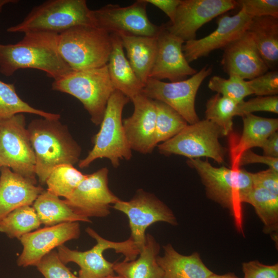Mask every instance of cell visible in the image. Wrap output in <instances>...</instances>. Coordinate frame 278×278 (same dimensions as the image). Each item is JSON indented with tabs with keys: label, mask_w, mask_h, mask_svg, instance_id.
Segmentation results:
<instances>
[{
	"label": "cell",
	"mask_w": 278,
	"mask_h": 278,
	"mask_svg": "<svg viewBox=\"0 0 278 278\" xmlns=\"http://www.w3.org/2000/svg\"><path fill=\"white\" fill-rule=\"evenodd\" d=\"M80 235L79 222L62 223L45 227L22 236L20 240L22 252L17 259V265L26 267L36 266L40 260L54 249Z\"/></svg>",
	"instance_id": "cell-16"
},
{
	"label": "cell",
	"mask_w": 278,
	"mask_h": 278,
	"mask_svg": "<svg viewBox=\"0 0 278 278\" xmlns=\"http://www.w3.org/2000/svg\"><path fill=\"white\" fill-rule=\"evenodd\" d=\"M237 6L251 18L270 16L278 18L277 0H239Z\"/></svg>",
	"instance_id": "cell-39"
},
{
	"label": "cell",
	"mask_w": 278,
	"mask_h": 278,
	"mask_svg": "<svg viewBox=\"0 0 278 278\" xmlns=\"http://www.w3.org/2000/svg\"><path fill=\"white\" fill-rule=\"evenodd\" d=\"M86 175L70 164L60 165L54 168L46 180L47 190L67 199L72 195Z\"/></svg>",
	"instance_id": "cell-32"
},
{
	"label": "cell",
	"mask_w": 278,
	"mask_h": 278,
	"mask_svg": "<svg viewBox=\"0 0 278 278\" xmlns=\"http://www.w3.org/2000/svg\"><path fill=\"white\" fill-rule=\"evenodd\" d=\"M130 99L115 90L111 95L101 122L98 132L93 138L94 146L87 156L80 160L78 166L85 168L95 160L107 158L114 168L120 161L130 160L132 149L127 141L123 125L122 113Z\"/></svg>",
	"instance_id": "cell-5"
},
{
	"label": "cell",
	"mask_w": 278,
	"mask_h": 278,
	"mask_svg": "<svg viewBox=\"0 0 278 278\" xmlns=\"http://www.w3.org/2000/svg\"><path fill=\"white\" fill-rule=\"evenodd\" d=\"M58 34L28 32L14 44L0 43V73L12 76L18 70H40L57 80L72 71L58 49Z\"/></svg>",
	"instance_id": "cell-1"
},
{
	"label": "cell",
	"mask_w": 278,
	"mask_h": 278,
	"mask_svg": "<svg viewBox=\"0 0 278 278\" xmlns=\"http://www.w3.org/2000/svg\"><path fill=\"white\" fill-rule=\"evenodd\" d=\"M147 4L145 0H138L128 6L109 4L91 10L93 24L110 34L156 37L161 26H157L149 20L146 12Z\"/></svg>",
	"instance_id": "cell-13"
},
{
	"label": "cell",
	"mask_w": 278,
	"mask_h": 278,
	"mask_svg": "<svg viewBox=\"0 0 278 278\" xmlns=\"http://www.w3.org/2000/svg\"><path fill=\"white\" fill-rule=\"evenodd\" d=\"M269 69L278 63V18L266 16L252 18L247 30Z\"/></svg>",
	"instance_id": "cell-26"
},
{
	"label": "cell",
	"mask_w": 278,
	"mask_h": 278,
	"mask_svg": "<svg viewBox=\"0 0 278 278\" xmlns=\"http://www.w3.org/2000/svg\"><path fill=\"white\" fill-rule=\"evenodd\" d=\"M209 278H239L233 273L219 275L213 273Z\"/></svg>",
	"instance_id": "cell-45"
},
{
	"label": "cell",
	"mask_w": 278,
	"mask_h": 278,
	"mask_svg": "<svg viewBox=\"0 0 278 278\" xmlns=\"http://www.w3.org/2000/svg\"><path fill=\"white\" fill-rule=\"evenodd\" d=\"M263 155L278 158V133L277 131L270 135L264 142L261 147Z\"/></svg>",
	"instance_id": "cell-44"
},
{
	"label": "cell",
	"mask_w": 278,
	"mask_h": 278,
	"mask_svg": "<svg viewBox=\"0 0 278 278\" xmlns=\"http://www.w3.org/2000/svg\"><path fill=\"white\" fill-rule=\"evenodd\" d=\"M185 42L161 25L157 36V52L149 78L176 82L186 79L197 72L189 65L182 50Z\"/></svg>",
	"instance_id": "cell-18"
},
{
	"label": "cell",
	"mask_w": 278,
	"mask_h": 278,
	"mask_svg": "<svg viewBox=\"0 0 278 278\" xmlns=\"http://www.w3.org/2000/svg\"><path fill=\"white\" fill-rule=\"evenodd\" d=\"M41 224L45 227L65 222H83L91 223L90 218L75 213L59 197L44 190L32 204Z\"/></svg>",
	"instance_id": "cell-27"
},
{
	"label": "cell",
	"mask_w": 278,
	"mask_h": 278,
	"mask_svg": "<svg viewBox=\"0 0 278 278\" xmlns=\"http://www.w3.org/2000/svg\"><path fill=\"white\" fill-rule=\"evenodd\" d=\"M36 266L45 278H79L61 261L54 250L45 255Z\"/></svg>",
	"instance_id": "cell-36"
},
{
	"label": "cell",
	"mask_w": 278,
	"mask_h": 278,
	"mask_svg": "<svg viewBox=\"0 0 278 278\" xmlns=\"http://www.w3.org/2000/svg\"><path fill=\"white\" fill-rule=\"evenodd\" d=\"M145 1L163 11L170 19V22H172L181 0H145Z\"/></svg>",
	"instance_id": "cell-43"
},
{
	"label": "cell",
	"mask_w": 278,
	"mask_h": 278,
	"mask_svg": "<svg viewBox=\"0 0 278 278\" xmlns=\"http://www.w3.org/2000/svg\"><path fill=\"white\" fill-rule=\"evenodd\" d=\"M85 231L96 241L91 249L79 251L64 245L57 248L58 256L63 264L73 262L78 265L79 278H103L114 274L113 263L108 261L103 255L107 249H114L116 253L124 255V261L134 260L140 253L130 237L125 241L116 242L104 238L91 228H87Z\"/></svg>",
	"instance_id": "cell-9"
},
{
	"label": "cell",
	"mask_w": 278,
	"mask_h": 278,
	"mask_svg": "<svg viewBox=\"0 0 278 278\" xmlns=\"http://www.w3.org/2000/svg\"><path fill=\"white\" fill-rule=\"evenodd\" d=\"M237 6L234 0H181L173 21L164 25L185 42L196 39L197 31L203 25Z\"/></svg>",
	"instance_id": "cell-15"
},
{
	"label": "cell",
	"mask_w": 278,
	"mask_h": 278,
	"mask_svg": "<svg viewBox=\"0 0 278 278\" xmlns=\"http://www.w3.org/2000/svg\"><path fill=\"white\" fill-rule=\"evenodd\" d=\"M253 186L266 189L278 195V172L272 169L251 173Z\"/></svg>",
	"instance_id": "cell-41"
},
{
	"label": "cell",
	"mask_w": 278,
	"mask_h": 278,
	"mask_svg": "<svg viewBox=\"0 0 278 278\" xmlns=\"http://www.w3.org/2000/svg\"><path fill=\"white\" fill-rule=\"evenodd\" d=\"M253 163L267 165L269 168L278 172V158L258 155L250 149L246 150L238 154L236 164L238 166Z\"/></svg>",
	"instance_id": "cell-42"
},
{
	"label": "cell",
	"mask_w": 278,
	"mask_h": 278,
	"mask_svg": "<svg viewBox=\"0 0 278 278\" xmlns=\"http://www.w3.org/2000/svg\"><path fill=\"white\" fill-rule=\"evenodd\" d=\"M259 111L277 114L278 96H257L246 101L243 100L237 105L236 116L242 117L245 115Z\"/></svg>",
	"instance_id": "cell-37"
},
{
	"label": "cell",
	"mask_w": 278,
	"mask_h": 278,
	"mask_svg": "<svg viewBox=\"0 0 278 278\" xmlns=\"http://www.w3.org/2000/svg\"><path fill=\"white\" fill-rule=\"evenodd\" d=\"M36 157L24 114L0 120V165L37 184Z\"/></svg>",
	"instance_id": "cell-10"
},
{
	"label": "cell",
	"mask_w": 278,
	"mask_h": 278,
	"mask_svg": "<svg viewBox=\"0 0 278 278\" xmlns=\"http://www.w3.org/2000/svg\"><path fill=\"white\" fill-rule=\"evenodd\" d=\"M154 101L156 108L155 141L158 145L176 135L188 123L168 105L159 101Z\"/></svg>",
	"instance_id": "cell-34"
},
{
	"label": "cell",
	"mask_w": 278,
	"mask_h": 278,
	"mask_svg": "<svg viewBox=\"0 0 278 278\" xmlns=\"http://www.w3.org/2000/svg\"><path fill=\"white\" fill-rule=\"evenodd\" d=\"M243 130L236 152L254 147H261L266 139L278 129V119L248 114L242 116Z\"/></svg>",
	"instance_id": "cell-29"
},
{
	"label": "cell",
	"mask_w": 278,
	"mask_h": 278,
	"mask_svg": "<svg viewBox=\"0 0 278 278\" xmlns=\"http://www.w3.org/2000/svg\"><path fill=\"white\" fill-rule=\"evenodd\" d=\"M212 73L207 65L184 80L166 82L149 78L141 94L153 100L162 102L176 111L189 124L200 119L195 109V99L199 87Z\"/></svg>",
	"instance_id": "cell-11"
},
{
	"label": "cell",
	"mask_w": 278,
	"mask_h": 278,
	"mask_svg": "<svg viewBox=\"0 0 278 278\" xmlns=\"http://www.w3.org/2000/svg\"><path fill=\"white\" fill-rule=\"evenodd\" d=\"M41 224L39 217L31 205L16 208L0 220V232L10 238H20L33 231Z\"/></svg>",
	"instance_id": "cell-30"
},
{
	"label": "cell",
	"mask_w": 278,
	"mask_h": 278,
	"mask_svg": "<svg viewBox=\"0 0 278 278\" xmlns=\"http://www.w3.org/2000/svg\"><path fill=\"white\" fill-rule=\"evenodd\" d=\"M44 189L7 167L0 171V220L11 212L31 205Z\"/></svg>",
	"instance_id": "cell-21"
},
{
	"label": "cell",
	"mask_w": 278,
	"mask_h": 278,
	"mask_svg": "<svg viewBox=\"0 0 278 278\" xmlns=\"http://www.w3.org/2000/svg\"><path fill=\"white\" fill-rule=\"evenodd\" d=\"M29 113L50 119H59L58 114L36 109L23 100L18 95L13 84L0 80V120L18 114Z\"/></svg>",
	"instance_id": "cell-31"
},
{
	"label": "cell",
	"mask_w": 278,
	"mask_h": 278,
	"mask_svg": "<svg viewBox=\"0 0 278 278\" xmlns=\"http://www.w3.org/2000/svg\"><path fill=\"white\" fill-rule=\"evenodd\" d=\"M112 48L107 64L108 73L115 90L131 100L141 93L144 84L138 79L126 57L119 36L111 33Z\"/></svg>",
	"instance_id": "cell-22"
},
{
	"label": "cell",
	"mask_w": 278,
	"mask_h": 278,
	"mask_svg": "<svg viewBox=\"0 0 278 278\" xmlns=\"http://www.w3.org/2000/svg\"><path fill=\"white\" fill-rule=\"evenodd\" d=\"M103 278H124V277L118 275H114V274H113V275H108Z\"/></svg>",
	"instance_id": "cell-47"
},
{
	"label": "cell",
	"mask_w": 278,
	"mask_h": 278,
	"mask_svg": "<svg viewBox=\"0 0 278 278\" xmlns=\"http://www.w3.org/2000/svg\"><path fill=\"white\" fill-rule=\"evenodd\" d=\"M164 254L157 261L164 272V278H209L214 272L202 260L199 254L185 255L170 244L163 247Z\"/></svg>",
	"instance_id": "cell-23"
},
{
	"label": "cell",
	"mask_w": 278,
	"mask_h": 278,
	"mask_svg": "<svg viewBox=\"0 0 278 278\" xmlns=\"http://www.w3.org/2000/svg\"><path fill=\"white\" fill-rule=\"evenodd\" d=\"M208 87L211 90L238 103L252 94L247 80L236 76H229L225 79L214 76L210 79Z\"/></svg>",
	"instance_id": "cell-35"
},
{
	"label": "cell",
	"mask_w": 278,
	"mask_h": 278,
	"mask_svg": "<svg viewBox=\"0 0 278 278\" xmlns=\"http://www.w3.org/2000/svg\"><path fill=\"white\" fill-rule=\"evenodd\" d=\"M160 249L154 237L147 233L139 257L133 260L113 263L114 272L124 278H164V272L157 261Z\"/></svg>",
	"instance_id": "cell-25"
},
{
	"label": "cell",
	"mask_w": 278,
	"mask_h": 278,
	"mask_svg": "<svg viewBox=\"0 0 278 278\" xmlns=\"http://www.w3.org/2000/svg\"><path fill=\"white\" fill-rule=\"evenodd\" d=\"M238 103L217 93L206 103L205 119L218 126L223 136H227L233 131V118L236 116Z\"/></svg>",
	"instance_id": "cell-33"
},
{
	"label": "cell",
	"mask_w": 278,
	"mask_h": 278,
	"mask_svg": "<svg viewBox=\"0 0 278 278\" xmlns=\"http://www.w3.org/2000/svg\"><path fill=\"white\" fill-rule=\"evenodd\" d=\"M222 136L218 126L205 119L187 125L176 135L157 146L159 152L164 155H179L188 159L206 157L222 164L228 151L219 141Z\"/></svg>",
	"instance_id": "cell-8"
},
{
	"label": "cell",
	"mask_w": 278,
	"mask_h": 278,
	"mask_svg": "<svg viewBox=\"0 0 278 278\" xmlns=\"http://www.w3.org/2000/svg\"><path fill=\"white\" fill-rule=\"evenodd\" d=\"M112 207L128 217L130 238L140 252L145 243L146 230L151 224L158 222L178 224L172 211L154 194L143 189H137L130 200L120 199Z\"/></svg>",
	"instance_id": "cell-12"
},
{
	"label": "cell",
	"mask_w": 278,
	"mask_h": 278,
	"mask_svg": "<svg viewBox=\"0 0 278 278\" xmlns=\"http://www.w3.org/2000/svg\"><path fill=\"white\" fill-rule=\"evenodd\" d=\"M244 278H278V264L268 265L258 260L242 264Z\"/></svg>",
	"instance_id": "cell-40"
},
{
	"label": "cell",
	"mask_w": 278,
	"mask_h": 278,
	"mask_svg": "<svg viewBox=\"0 0 278 278\" xmlns=\"http://www.w3.org/2000/svg\"><path fill=\"white\" fill-rule=\"evenodd\" d=\"M108 173V169L103 167L86 175L70 198L64 200L65 203L85 218L108 216L111 205L120 200L109 187Z\"/></svg>",
	"instance_id": "cell-14"
},
{
	"label": "cell",
	"mask_w": 278,
	"mask_h": 278,
	"mask_svg": "<svg viewBox=\"0 0 278 278\" xmlns=\"http://www.w3.org/2000/svg\"><path fill=\"white\" fill-rule=\"evenodd\" d=\"M242 203L253 206L264 224L265 233L277 234L278 195L261 187L253 186L244 195Z\"/></svg>",
	"instance_id": "cell-28"
},
{
	"label": "cell",
	"mask_w": 278,
	"mask_h": 278,
	"mask_svg": "<svg viewBox=\"0 0 278 278\" xmlns=\"http://www.w3.org/2000/svg\"><path fill=\"white\" fill-rule=\"evenodd\" d=\"M16 2L17 1L15 0H0V12L6 5L9 3H14Z\"/></svg>",
	"instance_id": "cell-46"
},
{
	"label": "cell",
	"mask_w": 278,
	"mask_h": 278,
	"mask_svg": "<svg viewBox=\"0 0 278 278\" xmlns=\"http://www.w3.org/2000/svg\"><path fill=\"white\" fill-rule=\"evenodd\" d=\"M111 48V34L94 25L76 26L58 36L59 54L73 71L106 65Z\"/></svg>",
	"instance_id": "cell-4"
},
{
	"label": "cell",
	"mask_w": 278,
	"mask_h": 278,
	"mask_svg": "<svg viewBox=\"0 0 278 278\" xmlns=\"http://www.w3.org/2000/svg\"><path fill=\"white\" fill-rule=\"evenodd\" d=\"M91 11L85 0H48L34 6L22 21L7 31L59 34L76 26L94 25Z\"/></svg>",
	"instance_id": "cell-6"
},
{
	"label": "cell",
	"mask_w": 278,
	"mask_h": 278,
	"mask_svg": "<svg viewBox=\"0 0 278 278\" xmlns=\"http://www.w3.org/2000/svg\"><path fill=\"white\" fill-rule=\"evenodd\" d=\"M1 165H0V171H1Z\"/></svg>",
	"instance_id": "cell-48"
},
{
	"label": "cell",
	"mask_w": 278,
	"mask_h": 278,
	"mask_svg": "<svg viewBox=\"0 0 278 278\" xmlns=\"http://www.w3.org/2000/svg\"><path fill=\"white\" fill-rule=\"evenodd\" d=\"M252 18L240 8L233 15L224 13L217 20L216 29L208 35L185 42L182 46L184 55L188 63L207 56L212 51L224 48L248 29Z\"/></svg>",
	"instance_id": "cell-17"
},
{
	"label": "cell",
	"mask_w": 278,
	"mask_h": 278,
	"mask_svg": "<svg viewBox=\"0 0 278 278\" xmlns=\"http://www.w3.org/2000/svg\"><path fill=\"white\" fill-rule=\"evenodd\" d=\"M186 163L199 176L207 197L228 209L237 230L243 232L242 198L253 186L251 172L237 167H216L199 158L188 159Z\"/></svg>",
	"instance_id": "cell-3"
},
{
	"label": "cell",
	"mask_w": 278,
	"mask_h": 278,
	"mask_svg": "<svg viewBox=\"0 0 278 278\" xmlns=\"http://www.w3.org/2000/svg\"><path fill=\"white\" fill-rule=\"evenodd\" d=\"M51 89L78 99L96 126L101 124L108 101L115 90L107 64L92 69L73 71L54 80Z\"/></svg>",
	"instance_id": "cell-7"
},
{
	"label": "cell",
	"mask_w": 278,
	"mask_h": 278,
	"mask_svg": "<svg viewBox=\"0 0 278 278\" xmlns=\"http://www.w3.org/2000/svg\"><path fill=\"white\" fill-rule=\"evenodd\" d=\"M27 129L36 157V173L41 185H45L56 166L74 165L80 161L81 147L59 119H36Z\"/></svg>",
	"instance_id": "cell-2"
},
{
	"label": "cell",
	"mask_w": 278,
	"mask_h": 278,
	"mask_svg": "<svg viewBox=\"0 0 278 278\" xmlns=\"http://www.w3.org/2000/svg\"><path fill=\"white\" fill-rule=\"evenodd\" d=\"M117 34L128 60L138 79L145 85L149 78L157 52V36L147 37L125 33Z\"/></svg>",
	"instance_id": "cell-24"
},
{
	"label": "cell",
	"mask_w": 278,
	"mask_h": 278,
	"mask_svg": "<svg viewBox=\"0 0 278 278\" xmlns=\"http://www.w3.org/2000/svg\"><path fill=\"white\" fill-rule=\"evenodd\" d=\"M223 49L221 64L229 76L249 80L269 70L252 37L247 30Z\"/></svg>",
	"instance_id": "cell-20"
},
{
	"label": "cell",
	"mask_w": 278,
	"mask_h": 278,
	"mask_svg": "<svg viewBox=\"0 0 278 278\" xmlns=\"http://www.w3.org/2000/svg\"><path fill=\"white\" fill-rule=\"evenodd\" d=\"M247 81L252 94L257 96H274L278 93V72L276 70L268 71Z\"/></svg>",
	"instance_id": "cell-38"
},
{
	"label": "cell",
	"mask_w": 278,
	"mask_h": 278,
	"mask_svg": "<svg viewBox=\"0 0 278 278\" xmlns=\"http://www.w3.org/2000/svg\"><path fill=\"white\" fill-rule=\"evenodd\" d=\"M131 101L134 110L123 119V125L132 149L142 154L151 153L158 145L155 141L156 108L154 101L140 94Z\"/></svg>",
	"instance_id": "cell-19"
}]
</instances>
